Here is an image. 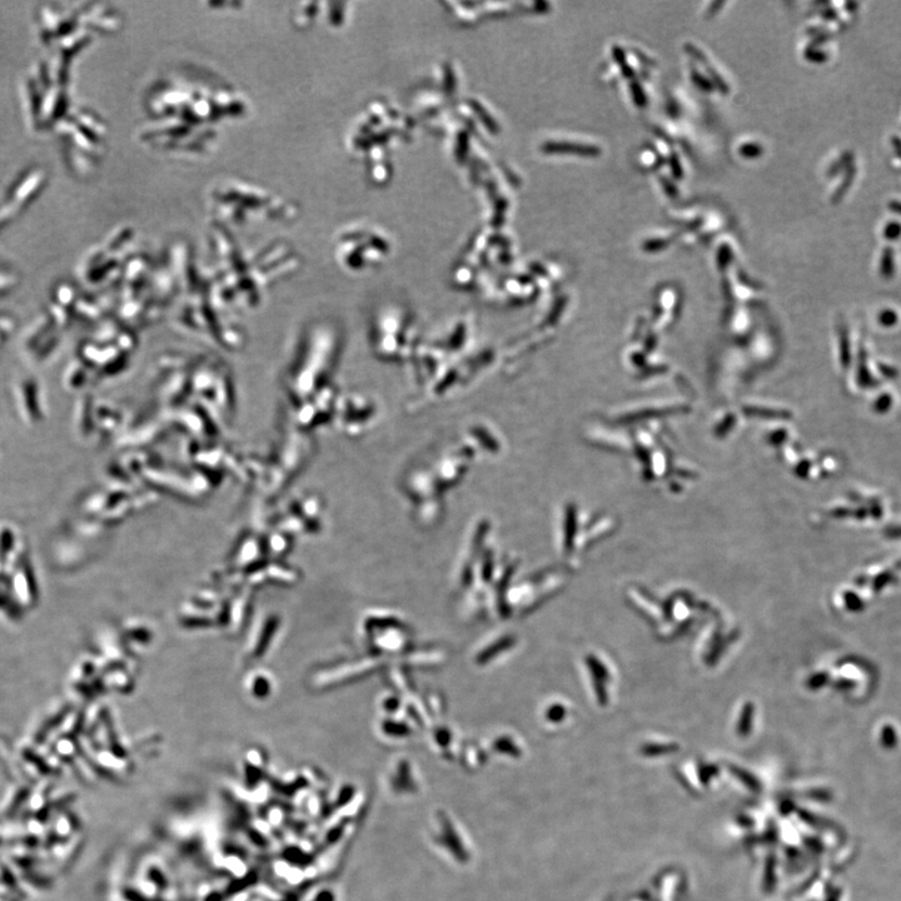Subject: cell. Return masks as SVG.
<instances>
[{
  "instance_id": "cell-1",
  "label": "cell",
  "mask_w": 901,
  "mask_h": 901,
  "mask_svg": "<svg viewBox=\"0 0 901 901\" xmlns=\"http://www.w3.org/2000/svg\"><path fill=\"white\" fill-rule=\"evenodd\" d=\"M612 56H614L616 63L619 64L622 74H624V77L629 78V79L634 78V76H635L634 69H632L629 66V64H627V59H626V54L624 52V49H622L619 46H615L614 48H612Z\"/></svg>"
},
{
  "instance_id": "cell-2",
  "label": "cell",
  "mask_w": 901,
  "mask_h": 901,
  "mask_svg": "<svg viewBox=\"0 0 901 901\" xmlns=\"http://www.w3.org/2000/svg\"><path fill=\"white\" fill-rule=\"evenodd\" d=\"M632 98H634V102L637 107H645L647 104V97L644 92V89L640 86L636 81H632L630 84Z\"/></svg>"
},
{
  "instance_id": "cell-3",
  "label": "cell",
  "mask_w": 901,
  "mask_h": 901,
  "mask_svg": "<svg viewBox=\"0 0 901 901\" xmlns=\"http://www.w3.org/2000/svg\"><path fill=\"white\" fill-rule=\"evenodd\" d=\"M691 77H693V82L695 83L696 87L703 89L704 92H713V82L709 81L708 78L703 76V74H701L700 72L696 71V69H693V72H691Z\"/></svg>"
},
{
  "instance_id": "cell-4",
  "label": "cell",
  "mask_w": 901,
  "mask_h": 901,
  "mask_svg": "<svg viewBox=\"0 0 901 901\" xmlns=\"http://www.w3.org/2000/svg\"><path fill=\"white\" fill-rule=\"evenodd\" d=\"M740 156L745 158H758L763 154V147H760L759 144L756 143H748L744 144L743 147L739 149Z\"/></svg>"
},
{
  "instance_id": "cell-5",
  "label": "cell",
  "mask_w": 901,
  "mask_h": 901,
  "mask_svg": "<svg viewBox=\"0 0 901 901\" xmlns=\"http://www.w3.org/2000/svg\"><path fill=\"white\" fill-rule=\"evenodd\" d=\"M708 72L711 76V82H713L714 87L718 88L719 91L723 94L729 93V86L725 83L724 78L720 76L718 72L715 71L713 67L708 66Z\"/></svg>"
},
{
  "instance_id": "cell-6",
  "label": "cell",
  "mask_w": 901,
  "mask_h": 901,
  "mask_svg": "<svg viewBox=\"0 0 901 901\" xmlns=\"http://www.w3.org/2000/svg\"><path fill=\"white\" fill-rule=\"evenodd\" d=\"M670 167H671L672 176H674L675 179H681L684 177L683 166H681V162L678 157V154H676V153L671 154Z\"/></svg>"
},
{
  "instance_id": "cell-7",
  "label": "cell",
  "mask_w": 901,
  "mask_h": 901,
  "mask_svg": "<svg viewBox=\"0 0 901 901\" xmlns=\"http://www.w3.org/2000/svg\"><path fill=\"white\" fill-rule=\"evenodd\" d=\"M670 245V241L666 240V238H657V240H651L644 243V250L647 252H655L657 250H662Z\"/></svg>"
},
{
  "instance_id": "cell-8",
  "label": "cell",
  "mask_w": 901,
  "mask_h": 901,
  "mask_svg": "<svg viewBox=\"0 0 901 901\" xmlns=\"http://www.w3.org/2000/svg\"><path fill=\"white\" fill-rule=\"evenodd\" d=\"M685 51L688 52L691 57L698 59L699 62L706 64V61H708V59H706L705 57V54L701 52L698 47H695L694 44H685Z\"/></svg>"
},
{
  "instance_id": "cell-9",
  "label": "cell",
  "mask_w": 901,
  "mask_h": 901,
  "mask_svg": "<svg viewBox=\"0 0 901 901\" xmlns=\"http://www.w3.org/2000/svg\"><path fill=\"white\" fill-rule=\"evenodd\" d=\"M660 182L662 184V187H664L667 196L672 198L678 196V188H676L675 184L669 181V179H667L666 177H661Z\"/></svg>"
},
{
  "instance_id": "cell-10",
  "label": "cell",
  "mask_w": 901,
  "mask_h": 901,
  "mask_svg": "<svg viewBox=\"0 0 901 901\" xmlns=\"http://www.w3.org/2000/svg\"><path fill=\"white\" fill-rule=\"evenodd\" d=\"M724 6H725V2L711 3V6L709 7V11H708V17H714L715 14L719 12V9L723 8Z\"/></svg>"
}]
</instances>
